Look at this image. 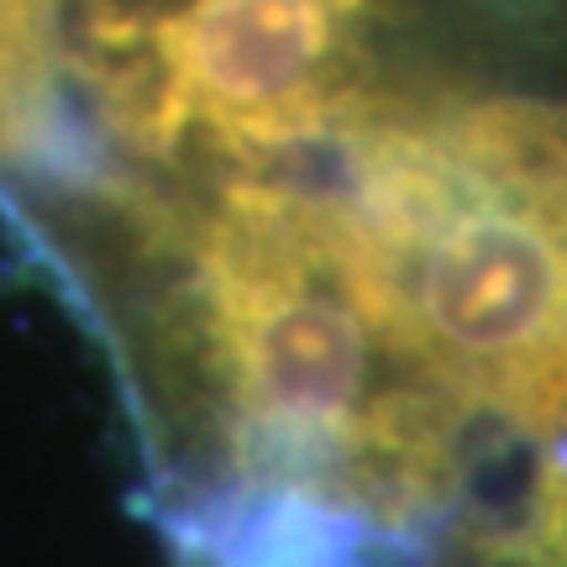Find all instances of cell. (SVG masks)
<instances>
[{
	"mask_svg": "<svg viewBox=\"0 0 567 567\" xmlns=\"http://www.w3.org/2000/svg\"><path fill=\"white\" fill-rule=\"evenodd\" d=\"M59 0H0V158L38 137Z\"/></svg>",
	"mask_w": 567,
	"mask_h": 567,
	"instance_id": "2",
	"label": "cell"
},
{
	"mask_svg": "<svg viewBox=\"0 0 567 567\" xmlns=\"http://www.w3.org/2000/svg\"><path fill=\"white\" fill-rule=\"evenodd\" d=\"M394 0H105L90 17L111 116L153 158L226 168L316 137L379 74Z\"/></svg>",
	"mask_w": 567,
	"mask_h": 567,
	"instance_id": "1",
	"label": "cell"
}]
</instances>
